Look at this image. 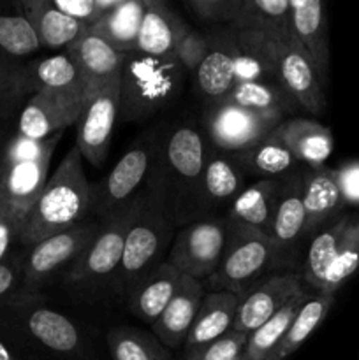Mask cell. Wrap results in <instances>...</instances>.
I'll return each mask as SVG.
<instances>
[{
    "label": "cell",
    "instance_id": "1f68e13d",
    "mask_svg": "<svg viewBox=\"0 0 359 360\" xmlns=\"http://www.w3.org/2000/svg\"><path fill=\"white\" fill-rule=\"evenodd\" d=\"M243 174L257 176L260 179H278L301 167L294 155L273 136L264 137L253 146L238 153H229Z\"/></svg>",
    "mask_w": 359,
    "mask_h": 360
},
{
    "label": "cell",
    "instance_id": "8fae6325",
    "mask_svg": "<svg viewBox=\"0 0 359 360\" xmlns=\"http://www.w3.org/2000/svg\"><path fill=\"white\" fill-rule=\"evenodd\" d=\"M278 116L250 111L227 102H215L206 120L211 144L224 153H238L270 136L280 123Z\"/></svg>",
    "mask_w": 359,
    "mask_h": 360
},
{
    "label": "cell",
    "instance_id": "7bdbcfd3",
    "mask_svg": "<svg viewBox=\"0 0 359 360\" xmlns=\"http://www.w3.org/2000/svg\"><path fill=\"white\" fill-rule=\"evenodd\" d=\"M122 0H51V6L65 16L94 27L101 18L120 6Z\"/></svg>",
    "mask_w": 359,
    "mask_h": 360
},
{
    "label": "cell",
    "instance_id": "cb8c5ba5",
    "mask_svg": "<svg viewBox=\"0 0 359 360\" xmlns=\"http://www.w3.org/2000/svg\"><path fill=\"white\" fill-rule=\"evenodd\" d=\"M238 51L236 32H217L210 35V53L194 74L201 94L215 102H220L232 86L234 79V56Z\"/></svg>",
    "mask_w": 359,
    "mask_h": 360
},
{
    "label": "cell",
    "instance_id": "f907efd6",
    "mask_svg": "<svg viewBox=\"0 0 359 360\" xmlns=\"http://www.w3.org/2000/svg\"><path fill=\"white\" fill-rule=\"evenodd\" d=\"M4 143H6V141H4V136H2V130H0V151H2V146H4Z\"/></svg>",
    "mask_w": 359,
    "mask_h": 360
},
{
    "label": "cell",
    "instance_id": "d4e9b609",
    "mask_svg": "<svg viewBox=\"0 0 359 360\" xmlns=\"http://www.w3.org/2000/svg\"><path fill=\"white\" fill-rule=\"evenodd\" d=\"M67 55L74 60L88 88V97L94 91L108 86L111 81L118 79L122 72L125 55L113 49L102 39L87 34L83 39L74 42L65 49Z\"/></svg>",
    "mask_w": 359,
    "mask_h": 360
},
{
    "label": "cell",
    "instance_id": "ba28073f",
    "mask_svg": "<svg viewBox=\"0 0 359 360\" xmlns=\"http://www.w3.org/2000/svg\"><path fill=\"white\" fill-rule=\"evenodd\" d=\"M141 200H143V190L136 197L127 200L125 204L116 207L108 217L102 218L101 229H99L95 239L67 273V280L70 283L101 280V278L118 271L127 234H129L130 225L139 211Z\"/></svg>",
    "mask_w": 359,
    "mask_h": 360
},
{
    "label": "cell",
    "instance_id": "b9f144b4",
    "mask_svg": "<svg viewBox=\"0 0 359 360\" xmlns=\"http://www.w3.org/2000/svg\"><path fill=\"white\" fill-rule=\"evenodd\" d=\"M248 334L231 329L218 340L185 352V360H238L245 352Z\"/></svg>",
    "mask_w": 359,
    "mask_h": 360
},
{
    "label": "cell",
    "instance_id": "f1b7e54d",
    "mask_svg": "<svg viewBox=\"0 0 359 360\" xmlns=\"http://www.w3.org/2000/svg\"><path fill=\"white\" fill-rule=\"evenodd\" d=\"M238 51L234 56L236 83L278 81L275 58V35L260 32H236Z\"/></svg>",
    "mask_w": 359,
    "mask_h": 360
},
{
    "label": "cell",
    "instance_id": "4dcf8cb0",
    "mask_svg": "<svg viewBox=\"0 0 359 360\" xmlns=\"http://www.w3.org/2000/svg\"><path fill=\"white\" fill-rule=\"evenodd\" d=\"M144 11H146L144 0H122L116 9L88 28V34L102 39L106 44L123 55L134 53L137 49V37H139Z\"/></svg>",
    "mask_w": 359,
    "mask_h": 360
},
{
    "label": "cell",
    "instance_id": "681fc988",
    "mask_svg": "<svg viewBox=\"0 0 359 360\" xmlns=\"http://www.w3.org/2000/svg\"><path fill=\"white\" fill-rule=\"evenodd\" d=\"M0 360H18L16 355L6 347V343L2 340H0Z\"/></svg>",
    "mask_w": 359,
    "mask_h": 360
},
{
    "label": "cell",
    "instance_id": "3957f363",
    "mask_svg": "<svg viewBox=\"0 0 359 360\" xmlns=\"http://www.w3.org/2000/svg\"><path fill=\"white\" fill-rule=\"evenodd\" d=\"M63 134L42 141L14 134L0 151V206L23 225L49 178L55 148Z\"/></svg>",
    "mask_w": 359,
    "mask_h": 360
},
{
    "label": "cell",
    "instance_id": "f546056e",
    "mask_svg": "<svg viewBox=\"0 0 359 360\" xmlns=\"http://www.w3.org/2000/svg\"><path fill=\"white\" fill-rule=\"evenodd\" d=\"M182 274L165 260L129 294V308L137 319L153 326L175 295Z\"/></svg>",
    "mask_w": 359,
    "mask_h": 360
},
{
    "label": "cell",
    "instance_id": "ffe728a7",
    "mask_svg": "<svg viewBox=\"0 0 359 360\" xmlns=\"http://www.w3.org/2000/svg\"><path fill=\"white\" fill-rule=\"evenodd\" d=\"M303 202L306 211V238H313L324 227L341 217L345 207L334 169L303 167Z\"/></svg>",
    "mask_w": 359,
    "mask_h": 360
},
{
    "label": "cell",
    "instance_id": "30bf717a",
    "mask_svg": "<svg viewBox=\"0 0 359 360\" xmlns=\"http://www.w3.org/2000/svg\"><path fill=\"white\" fill-rule=\"evenodd\" d=\"M101 220H83L81 224L58 232L55 236L42 239L37 245L30 246L27 259L23 262L25 287L35 288L44 283L60 267L73 266L84 250L97 236Z\"/></svg>",
    "mask_w": 359,
    "mask_h": 360
},
{
    "label": "cell",
    "instance_id": "603a6c76",
    "mask_svg": "<svg viewBox=\"0 0 359 360\" xmlns=\"http://www.w3.org/2000/svg\"><path fill=\"white\" fill-rule=\"evenodd\" d=\"M243 185L245 174L236 165L231 155H224L222 151H206L197 197V220L208 218L206 211L215 210L225 202H232L243 192Z\"/></svg>",
    "mask_w": 359,
    "mask_h": 360
},
{
    "label": "cell",
    "instance_id": "816d5d0a",
    "mask_svg": "<svg viewBox=\"0 0 359 360\" xmlns=\"http://www.w3.org/2000/svg\"><path fill=\"white\" fill-rule=\"evenodd\" d=\"M238 360H248V359H246V357H245V355H241V357H239Z\"/></svg>",
    "mask_w": 359,
    "mask_h": 360
},
{
    "label": "cell",
    "instance_id": "8d00e7d4",
    "mask_svg": "<svg viewBox=\"0 0 359 360\" xmlns=\"http://www.w3.org/2000/svg\"><path fill=\"white\" fill-rule=\"evenodd\" d=\"M308 287H303L284 308L278 313H275L270 320L263 323L259 329H256L253 333L248 334V340L245 345V355L248 360H267L271 357V354L275 352V348L280 345V341L284 340L285 333L291 327L292 320L298 315V311L301 309V306L308 301L310 297Z\"/></svg>",
    "mask_w": 359,
    "mask_h": 360
},
{
    "label": "cell",
    "instance_id": "484cf974",
    "mask_svg": "<svg viewBox=\"0 0 359 360\" xmlns=\"http://www.w3.org/2000/svg\"><path fill=\"white\" fill-rule=\"evenodd\" d=\"M16 9L30 21L44 48H69L88 34L87 25L73 20L51 6V0H21Z\"/></svg>",
    "mask_w": 359,
    "mask_h": 360
},
{
    "label": "cell",
    "instance_id": "83f0119b",
    "mask_svg": "<svg viewBox=\"0 0 359 360\" xmlns=\"http://www.w3.org/2000/svg\"><path fill=\"white\" fill-rule=\"evenodd\" d=\"M278 190H280V178L259 179L253 185L243 188V192L231 202L225 217L234 224L256 229L270 236L275 210H277Z\"/></svg>",
    "mask_w": 359,
    "mask_h": 360
},
{
    "label": "cell",
    "instance_id": "ee69618b",
    "mask_svg": "<svg viewBox=\"0 0 359 360\" xmlns=\"http://www.w3.org/2000/svg\"><path fill=\"white\" fill-rule=\"evenodd\" d=\"M185 7L199 20L231 27L241 9V0H189Z\"/></svg>",
    "mask_w": 359,
    "mask_h": 360
},
{
    "label": "cell",
    "instance_id": "7402d4cb",
    "mask_svg": "<svg viewBox=\"0 0 359 360\" xmlns=\"http://www.w3.org/2000/svg\"><path fill=\"white\" fill-rule=\"evenodd\" d=\"M143 23L137 37V53L148 56H175L180 42L192 28L162 0H144Z\"/></svg>",
    "mask_w": 359,
    "mask_h": 360
},
{
    "label": "cell",
    "instance_id": "8992f818",
    "mask_svg": "<svg viewBox=\"0 0 359 360\" xmlns=\"http://www.w3.org/2000/svg\"><path fill=\"white\" fill-rule=\"evenodd\" d=\"M227 241L220 266L208 280L213 290L231 292L241 297L252 285L263 280L280 259L271 238L264 232L234 224L227 218Z\"/></svg>",
    "mask_w": 359,
    "mask_h": 360
},
{
    "label": "cell",
    "instance_id": "60d3db41",
    "mask_svg": "<svg viewBox=\"0 0 359 360\" xmlns=\"http://www.w3.org/2000/svg\"><path fill=\"white\" fill-rule=\"evenodd\" d=\"M41 48L30 21L18 11L16 14H0V51L9 56H28Z\"/></svg>",
    "mask_w": 359,
    "mask_h": 360
},
{
    "label": "cell",
    "instance_id": "e0dca14e",
    "mask_svg": "<svg viewBox=\"0 0 359 360\" xmlns=\"http://www.w3.org/2000/svg\"><path fill=\"white\" fill-rule=\"evenodd\" d=\"M48 91L76 102L88 101V88L74 60L65 51L34 62L18 77V95L23 91Z\"/></svg>",
    "mask_w": 359,
    "mask_h": 360
},
{
    "label": "cell",
    "instance_id": "d6a6232c",
    "mask_svg": "<svg viewBox=\"0 0 359 360\" xmlns=\"http://www.w3.org/2000/svg\"><path fill=\"white\" fill-rule=\"evenodd\" d=\"M351 214H341L338 220H334L333 224L317 232L312 238V241H310L301 269L303 283L310 290H322L324 278H326L327 269L333 264L338 248H340L341 241H344V236L347 232L348 224H351Z\"/></svg>",
    "mask_w": 359,
    "mask_h": 360
},
{
    "label": "cell",
    "instance_id": "7a4b0ae2",
    "mask_svg": "<svg viewBox=\"0 0 359 360\" xmlns=\"http://www.w3.org/2000/svg\"><path fill=\"white\" fill-rule=\"evenodd\" d=\"M90 181L83 169V157L74 144L48 178L37 202L21 225L18 243L34 246L42 239L67 231L88 218Z\"/></svg>",
    "mask_w": 359,
    "mask_h": 360
},
{
    "label": "cell",
    "instance_id": "4fadbf2b",
    "mask_svg": "<svg viewBox=\"0 0 359 360\" xmlns=\"http://www.w3.org/2000/svg\"><path fill=\"white\" fill-rule=\"evenodd\" d=\"M277 79L294 98L299 109L320 115L326 109V95L319 76L294 37L275 35Z\"/></svg>",
    "mask_w": 359,
    "mask_h": 360
},
{
    "label": "cell",
    "instance_id": "bcb514c9",
    "mask_svg": "<svg viewBox=\"0 0 359 360\" xmlns=\"http://www.w3.org/2000/svg\"><path fill=\"white\" fill-rule=\"evenodd\" d=\"M334 176H336L345 204H358L359 206V160L347 162L334 169Z\"/></svg>",
    "mask_w": 359,
    "mask_h": 360
},
{
    "label": "cell",
    "instance_id": "9c48e42d",
    "mask_svg": "<svg viewBox=\"0 0 359 360\" xmlns=\"http://www.w3.org/2000/svg\"><path fill=\"white\" fill-rule=\"evenodd\" d=\"M153 158V141L139 143L130 148L111 169L108 176L90 183V202H88V218L94 217L102 220L109 213L125 204L141 192Z\"/></svg>",
    "mask_w": 359,
    "mask_h": 360
},
{
    "label": "cell",
    "instance_id": "2e32d148",
    "mask_svg": "<svg viewBox=\"0 0 359 360\" xmlns=\"http://www.w3.org/2000/svg\"><path fill=\"white\" fill-rule=\"evenodd\" d=\"M291 34L326 88L329 76L327 18L320 0H291Z\"/></svg>",
    "mask_w": 359,
    "mask_h": 360
},
{
    "label": "cell",
    "instance_id": "f35d334b",
    "mask_svg": "<svg viewBox=\"0 0 359 360\" xmlns=\"http://www.w3.org/2000/svg\"><path fill=\"white\" fill-rule=\"evenodd\" d=\"M108 345L115 360H171L157 338L134 327H116L108 334Z\"/></svg>",
    "mask_w": 359,
    "mask_h": 360
},
{
    "label": "cell",
    "instance_id": "4316f807",
    "mask_svg": "<svg viewBox=\"0 0 359 360\" xmlns=\"http://www.w3.org/2000/svg\"><path fill=\"white\" fill-rule=\"evenodd\" d=\"M238 304L239 297L231 292H206L196 320L190 327L185 345H183L185 352L211 343V341L218 340L225 333H229L232 329V323H234Z\"/></svg>",
    "mask_w": 359,
    "mask_h": 360
},
{
    "label": "cell",
    "instance_id": "836d02e7",
    "mask_svg": "<svg viewBox=\"0 0 359 360\" xmlns=\"http://www.w3.org/2000/svg\"><path fill=\"white\" fill-rule=\"evenodd\" d=\"M220 102L239 105L263 115L278 116L284 120L291 112L298 111V104L278 81H252L236 83L232 90Z\"/></svg>",
    "mask_w": 359,
    "mask_h": 360
},
{
    "label": "cell",
    "instance_id": "5bb4252c",
    "mask_svg": "<svg viewBox=\"0 0 359 360\" xmlns=\"http://www.w3.org/2000/svg\"><path fill=\"white\" fill-rule=\"evenodd\" d=\"M303 287L305 283L301 273L287 271L266 274L239 297L232 329L245 334L253 333L275 313L280 311Z\"/></svg>",
    "mask_w": 359,
    "mask_h": 360
},
{
    "label": "cell",
    "instance_id": "6da1fadb",
    "mask_svg": "<svg viewBox=\"0 0 359 360\" xmlns=\"http://www.w3.org/2000/svg\"><path fill=\"white\" fill-rule=\"evenodd\" d=\"M206 148L194 127L178 125L153 141L146 192L158 199L175 225L197 220V197Z\"/></svg>",
    "mask_w": 359,
    "mask_h": 360
},
{
    "label": "cell",
    "instance_id": "7c38bea8",
    "mask_svg": "<svg viewBox=\"0 0 359 360\" xmlns=\"http://www.w3.org/2000/svg\"><path fill=\"white\" fill-rule=\"evenodd\" d=\"M120 111V77L94 91L76 122V148L94 167H102L108 158L113 129Z\"/></svg>",
    "mask_w": 359,
    "mask_h": 360
},
{
    "label": "cell",
    "instance_id": "ac0fdd59",
    "mask_svg": "<svg viewBox=\"0 0 359 360\" xmlns=\"http://www.w3.org/2000/svg\"><path fill=\"white\" fill-rule=\"evenodd\" d=\"M278 255H289L299 241L306 238V211L303 202V165L280 178L277 210L270 231Z\"/></svg>",
    "mask_w": 359,
    "mask_h": 360
},
{
    "label": "cell",
    "instance_id": "9a60e30c",
    "mask_svg": "<svg viewBox=\"0 0 359 360\" xmlns=\"http://www.w3.org/2000/svg\"><path fill=\"white\" fill-rule=\"evenodd\" d=\"M87 102H76L48 91H35L18 120V134L34 141L63 134L67 127L76 125Z\"/></svg>",
    "mask_w": 359,
    "mask_h": 360
},
{
    "label": "cell",
    "instance_id": "7dc6e473",
    "mask_svg": "<svg viewBox=\"0 0 359 360\" xmlns=\"http://www.w3.org/2000/svg\"><path fill=\"white\" fill-rule=\"evenodd\" d=\"M18 77L20 70L0 56V102L18 97Z\"/></svg>",
    "mask_w": 359,
    "mask_h": 360
},
{
    "label": "cell",
    "instance_id": "d590c367",
    "mask_svg": "<svg viewBox=\"0 0 359 360\" xmlns=\"http://www.w3.org/2000/svg\"><path fill=\"white\" fill-rule=\"evenodd\" d=\"M30 336L48 350L73 354L80 348V333L76 326L62 313L49 308H34L25 319Z\"/></svg>",
    "mask_w": 359,
    "mask_h": 360
},
{
    "label": "cell",
    "instance_id": "e575fe53",
    "mask_svg": "<svg viewBox=\"0 0 359 360\" xmlns=\"http://www.w3.org/2000/svg\"><path fill=\"white\" fill-rule=\"evenodd\" d=\"M229 28L287 37L291 35V0H241L239 14Z\"/></svg>",
    "mask_w": 359,
    "mask_h": 360
},
{
    "label": "cell",
    "instance_id": "52a82bcc",
    "mask_svg": "<svg viewBox=\"0 0 359 360\" xmlns=\"http://www.w3.org/2000/svg\"><path fill=\"white\" fill-rule=\"evenodd\" d=\"M227 217H208L187 224L175 234L168 262L182 276L208 281L220 266L227 241Z\"/></svg>",
    "mask_w": 359,
    "mask_h": 360
},
{
    "label": "cell",
    "instance_id": "44dd1931",
    "mask_svg": "<svg viewBox=\"0 0 359 360\" xmlns=\"http://www.w3.org/2000/svg\"><path fill=\"white\" fill-rule=\"evenodd\" d=\"M271 134L294 155L303 167H324L329 155L333 153V134L326 125L315 120H284Z\"/></svg>",
    "mask_w": 359,
    "mask_h": 360
},
{
    "label": "cell",
    "instance_id": "5b68a950",
    "mask_svg": "<svg viewBox=\"0 0 359 360\" xmlns=\"http://www.w3.org/2000/svg\"><path fill=\"white\" fill-rule=\"evenodd\" d=\"M175 238V221L169 218L162 202L146 188L143 190L139 211L129 229L118 267L120 287L127 295L158 266L165 262Z\"/></svg>",
    "mask_w": 359,
    "mask_h": 360
},
{
    "label": "cell",
    "instance_id": "277c9868",
    "mask_svg": "<svg viewBox=\"0 0 359 360\" xmlns=\"http://www.w3.org/2000/svg\"><path fill=\"white\" fill-rule=\"evenodd\" d=\"M183 67L176 56L127 53L120 72V109L127 120L153 115L178 95Z\"/></svg>",
    "mask_w": 359,
    "mask_h": 360
},
{
    "label": "cell",
    "instance_id": "f6af8a7d",
    "mask_svg": "<svg viewBox=\"0 0 359 360\" xmlns=\"http://www.w3.org/2000/svg\"><path fill=\"white\" fill-rule=\"evenodd\" d=\"M210 53V35L199 34V32L190 30L185 35L182 42H180L178 49L175 51L176 60L182 63V67L189 72L196 74L201 63Z\"/></svg>",
    "mask_w": 359,
    "mask_h": 360
},
{
    "label": "cell",
    "instance_id": "74e56055",
    "mask_svg": "<svg viewBox=\"0 0 359 360\" xmlns=\"http://www.w3.org/2000/svg\"><path fill=\"white\" fill-rule=\"evenodd\" d=\"M334 304V294L327 292H313L308 301L301 306L298 315L292 320L291 327L285 333L284 340L280 341L271 357L267 360H285L291 357L310 336L317 330V327L326 320L327 313Z\"/></svg>",
    "mask_w": 359,
    "mask_h": 360
},
{
    "label": "cell",
    "instance_id": "ab89813d",
    "mask_svg": "<svg viewBox=\"0 0 359 360\" xmlns=\"http://www.w3.org/2000/svg\"><path fill=\"white\" fill-rule=\"evenodd\" d=\"M359 269V217H352L347 232L344 236L340 248L333 264L324 278L322 290L327 294H336L338 288Z\"/></svg>",
    "mask_w": 359,
    "mask_h": 360
},
{
    "label": "cell",
    "instance_id": "d6986e66",
    "mask_svg": "<svg viewBox=\"0 0 359 360\" xmlns=\"http://www.w3.org/2000/svg\"><path fill=\"white\" fill-rule=\"evenodd\" d=\"M204 295H206V287H204L203 281H197L189 276L180 278L175 295L165 306L162 315L157 319V322L151 326L155 338L164 347L175 350V348L185 345L189 330L196 320Z\"/></svg>",
    "mask_w": 359,
    "mask_h": 360
},
{
    "label": "cell",
    "instance_id": "c3c4849f",
    "mask_svg": "<svg viewBox=\"0 0 359 360\" xmlns=\"http://www.w3.org/2000/svg\"><path fill=\"white\" fill-rule=\"evenodd\" d=\"M18 283V269L13 262L4 260L0 262V299L9 294Z\"/></svg>",
    "mask_w": 359,
    "mask_h": 360
}]
</instances>
